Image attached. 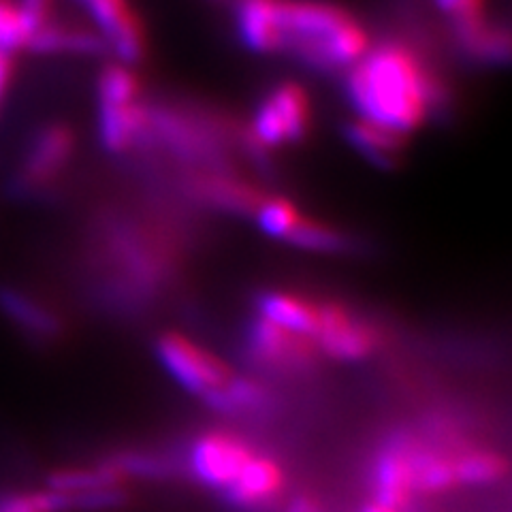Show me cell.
<instances>
[{
  "mask_svg": "<svg viewBox=\"0 0 512 512\" xmlns=\"http://www.w3.org/2000/svg\"><path fill=\"white\" fill-rule=\"evenodd\" d=\"M256 451L259 446L235 429H207L188 448V474L203 487L222 493L242 474Z\"/></svg>",
  "mask_w": 512,
  "mask_h": 512,
  "instance_id": "ba28073f",
  "label": "cell"
},
{
  "mask_svg": "<svg viewBox=\"0 0 512 512\" xmlns=\"http://www.w3.org/2000/svg\"><path fill=\"white\" fill-rule=\"evenodd\" d=\"M312 340L325 361L359 363L372 359L387 338L374 318L340 299L320 297L318 327Z\"/></svg>",
  "mask_w": 512,
  "mask_h": 512,
  "instance_id": "5b68a950",
  "label": "cell"
},
{
  "mask_svg": "<svg viewBox=\"0 0 512 512\" xmlns=\"http://www.w3.org/2000/svg\"><path fill=\"white\" fill-rule=\"evenodd\" d=\"M244 357L259 378H308L325 363L308 335L284 329L256 314L246 329Z\"/></svg>",
  "mask_w": 512,
  "mask_h": 512,
  "instance_id": "3957f363",
  "label": "cell"
},
{
  "mask_svg": "<svg viewBox=\"0 0 512 512\" xmlns=\"http://www.w3.org/2000/svg\"><path fill=\"white\" fill-rule=\"evenodd\" d=\"M286 244L301 250H310L318 254H350L357 252L359 242L342 229L333 227L329 222L316 220L308 214H301L291 235L286 237Z\"/></svg>",
  "mask_w": 512,
  "mask_h": 512,
  "instance_id": "ac0fdd59",
  "label": "cell"
},
{
  "mask_svg": "<svg viewBox=\"0 0 512 512\" xmlns=\"http://www.w3.org/2000/svg\"><path fill=\"white\" fill-rule=\"evenodd\" d=\"M346 96L359 118L410 135L440 114L446 88L425 58L412 47L389 41L346 69Z\"/></svg>",
  "mask_w": 512,
  "mask_h": 512,
  "instance_id": "6da1fadb",
  "label": "cell"
},
{
  "mask_svg": "<svg viewBox=\"0 0 512 512\" xmlns=\"http://www.w3.org/2000/svg\"><path fill=\"white\" fill-rule=\"evenodd\" d=\"M237 30L254 52L280 50V0H239Z\"/></svg>",
  "mask_w": 512,
  "mask_h": 512,
  "instance_id": "2e32d148",
  "label": "cell"
},
{
  "mask_svg": "<svg viewBox=\"0 0 512 512\" xmlns=\"http://www.w3.org/2000/svg\"><path fill=\"white\" fill-rule=\"evenodd\" d=\"M105 47L99 32L50 22L30 37L26 50L35 54H96Z\"/></svg>",
  "mask_w": 512,
  "mask_h": 512,
  "instance_id": "e0dca14e",
  "label": "cell"
},
{
  "mask_svg": "<svg viewBox=\"0 0 512 512\" xmlns=\"http://www.w3.org/2000/svg\"><path fill=\"white\" fill-rule=\"evenodd\" d=\"M203 404L220 414L254 419V416H265L274 410L276 397L274 389L263 378L235 374L220 391L205 397Z\"/></svg>",
  "mask_w": 512,
  "mask_h": 512,
  "instance_id": "9a60e30c",
  "label": "cell"
},
{
  "mask_svg": "<svg viewBox=\"0 0 512 512\" xmlns=\"http://www.w3.org/2000/svg\"><path fill=\"white\" fill-rule=\"evenodd\" d=\"M312 109L306 88L286 82L271 90L256 107L252 126L244 133V150L265 160L269 150L297 143L310 131Z\"/></svg>",
  "mask_w": 512,
  "mask_h": 512,
  "instance_id": "277c9868",
  "label": "cell"
},
{
  "mask_svg": "<svg viewBox=\"0 0 512 512\" xmlns=\"http://www.w3.org/2000/svg\"><path fill=\"white\" fill-rule=\"evenodd\" d=\"M286 487L288 476L282 461L259 448L222 495L239 512H271L284 500Z\"/></svg>",
  "mask_w": 512,
  "mask_h": 512,
  "instance_id": "9c48e42d",
  "label": "cell"
},
{
  "mask_svg": "<svg viewBox=\"0 0 512 512\" xmlns=\"http://www.w3.org/2000/svg\"><path fill=\"white\" fill-rule=\"evenodd\" d=\"M301 214L303 212L291 199L280 197V195H267V199L259 207V212L254 216V222L259 224V229L271 239L286 242V237L291 235Z\"/></svg>",
  "mask_w": 512,
  "mask_h": 512,
  "instance_id": "d6986e66",
  "label": "cell"
},
{
  "mask_svg": "<svg viewBox=\"0 0 512 512\" xmlns=\"http://www.w3.org/2000/svg\"><path fill=\"white\" fill-rule=\"evenodd\" d=\"M13 73H15L13 54L0 52V107H3V103H5V96H7L9 88H11Z\"/></svg>",
  "mask_w": 512,
  "mask_h": 512,
  "instance_id": "cb8c5ba5",
  "label": "cell"
},
{
  "mask_svg": "<svg viewBox=\"0 0 512 512\" xmlns=\"http://www.w3.org/2000/svg\"><path fill=\"white\" fill-rule=\"evenodd\" d=\"M28 28L18 7V0H0V52L18 54L28 45Z\"/></svg>",
  "mask_w": 512,
  "mask_h": 512,
  "instance_id": "7402d4cb",
  "label": "cell"
},
{
  "mask_svg": "<svg viewBox=\"0 0 512 512\" xmlns=\"http://www.w3.org/2000/svg\"><path fill=\"white\" fill-rule=\"evenodd\" d=\"M0 314L35 344H54L64 338V323L58 312L18 286L0 284Z\"/></svg>",
  "mask_w": 512,
  "mask_h": 512,
  "instance_id": "7c38bea8",
  "label": "cell"
},
{
  "mask_svg": "<svg viewBox=\"0 0 512 512\" xmlns=\"http://www.w3.org/2000/svg\"><path fill=\"white\" fill-rule=\"evenodd\" d=\"M154 352L169 376L178 380L188 393L197 395L201 402L235 376L231 365L224 363L216 352L180 331L160 333L154 342Z\"/></svg>",
  "mask_w": 512,
  "mask_h": 512,
  "instance_id": "52a82bcc",
  "label": "cell"
},
{
  "mask_svg": "<svg viewBox=\"0 0 512 512\" xmlns=\"http://www.w3.org/2000/svg\"><path fill=\"white\" fill-rule=\"evenodd\" d=\"M318 306L320 297L286 288H269L256 295V314L308 338H314L318 327Z\"/></svg>",
  "mask_w": 512,
  "mask_h": 512,
  "instance_id": "5bb4252c",
  "label": "cell"
},
{
  "mask_svg": "<svg viewBox=\"0 0 512 512\" xmlns=\"http://www.w3.org/2000/svg\"><path fill=\"white\" fill-rule=\"evenodd\" d=\"M18 7L30 37L54 22V0H18Z\"/></svg>",
  "mask_w": 512,
  "mask_h": 512,
  "instance_id": "603a6c76",
  "label": "cell"
},
{
  "mask_svg": "<svg viewBox=\"0 0 512 512\" xmlns=\"http://www.w3.org/2000/svg\"><path fill=\"white\" fill-rule=\"evenodd\" d=\"M436 5L451 20L455 37L468 35V32L489 22L485 13V0H436Z\"/></svg>",
  "mask_w": 512,
  "mask_h": 512,
  "instance_id": "44dd1931",
  "label": "cell"
},
{
  "mask_svg": "<svg viewBox=\"0 0 512 512\" xmlns=\"http://www.w3.org/2000/svg\"><path fill=\"white\" fill-rule=\"evenodd\" d=\"M0 512H67L64 495L58 491H18L0 495Z\"/></svg>",
  "mask_w": 512,
  "mask_h": 512,
  "instance_id": "ffe728a7",
  "label": "cell"
},
{
  "mask_svg": "<svg viewBox=\"0 0 512 512\" xmlns=\"http://www.w3.org/2000/svg\"><path fill=\"white\" fill-rule=\"evenodd\" d=\"M286 512H323V504H320L314 495L301 493V495H297V498L291 500Z\"/></svg>",
  "mask_w": 512,
  "mask_h": 512,
  "instance_id": "d4e9b609",
  "label": "cell"
},
{
  "mask_svg": "<svg viewBox=\"0 0 512 512\" xmlns=\"http://www.w3.org/2000/svg\"><path fill=\"white\" fill-rule=\"evenodd\" d=\"M344 137L352 148L367 160H372L376 167L393 169L404 160L410 135L357 116L344 124Z\"/></svg>",
  "mask_w": 512,
  "mask_h": 512,
  "instance_id": "4fadbf2b",
  "label": "cell"
},
{
  "mask_svg": "<svg viewBox=\"0 0 512 512\" xmlns=\"http://www.w3.org/2000/svg\"><path fill=\"white\" fill-rule=\"evenodd\" d=\"M96 24V32L124 62L146 54V30L128 0H82Z\"/></svg>",
  "mask_w": 512,
  "mask_h": 512,
  "instance_id": "8fae6325",
  "label": "cell"
},
{
  "mask_svg": "<svg viewBox=\"0 0 512 512\" xmlns=\"http://www.w3.org/2000/svg\"><path fill=\"white\" fill-rule=\"evenodd\" d=\"M184 188L197 203L222 214L242 216L248 220H254L259 207L267 199V192L259 186L222 169L192 171L184 182Z\"/></svg>",
  "mask_w": 512,
  "mask_h": 512,
  "instance_id": "30bf717a",
  "label": "cell"
},
{
  "mask_svg": "<svg viewBox=\"0 0 512 512\" xmlns=\"http://www.w3.org/2000/svg\"><path fill=\"white\" fill-rule=\"evenodd\" d=\"M75 143L77 139L69 124L50 122L41 126L28 143L11 188L24 199L47 195L67 173Z\"/></svg>",
  "mask_w": 512,
  "mask_h": 512,
  "instance_id": "8992f818",
  "label": "cell"
},
{
  "mask_svg": "<svg viewBox=\"0 0 512 512\" xmlns=\"http://www.w3.org/2000/svg\"><path fill=\"white\" fill-rule=\"evenodd\" d=\"M361 512H399V510H395V508H391V506H387V504L376 502V500L370 498V500H367V502L363 504Z\"/></svg>",
  "mask_w": 512,
  "mask_h": 512,
  "instance_id": "484cf974",
  "label": "cell"
},
{
  "mask_svg": "<svg viewBox=\"0 0 512 512\" xmlns=\"http://www.w3.org/2000/svg\"><path fill=\"white\" fill-rule=\"evenodd\" d=\"M370 39L357 18L325 0H280V50L314 69H350Z\"/></svg>",
  "mask_w": 512,
  "mask_h": 512,
  "instance_id": "7a4b0ae2",
  "label": "cell"
}]
</instances>
